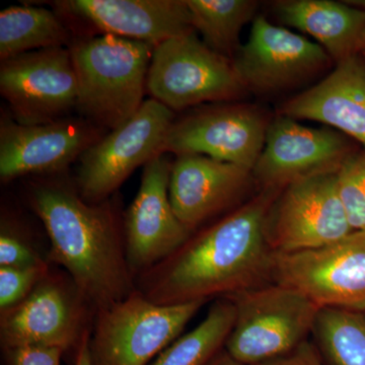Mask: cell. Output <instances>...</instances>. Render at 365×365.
Instances as JSON below:
<instances>
[{"instance_id": "6da1fadb", "label": "cell", "mask_w": 365, "mask_h": 365, "mask_svg": "<svg viewBox=\"0 0 365 365\" xmlns=\"http://www.w3.org/2000/svg\"><path fill=\"white\" fill-rule=\"evenodd\" d=\"M282 190H259L217 222L197 230L177 251L136 278V289L163 306L209 302L272 283L275 252L269 211Z\"/></svg>"}, {"instance_id": "44dd1931", "label": "cell", "mask_w": 365, "mask_h": 365, "mask_svg": "<svg viewBox=\"0 0 365 365\" xmlns=\"http://www.w3.org/2000/svg\"><path fill=\"white\" fill-rule=\"evenodd\" d=\"M69 32L58 14L44 7L13 6L0 13V59L64 47Z\"/></svg>"}, {"instance_id": "7a4b0ae2", "label": "cell", "mask_w": 365, "mask_h": 365, "mask_svg": "<svg viewBox=\"0 0 365 365\" xmlns=\"http://www.w3.org/2000/svg\"><path fill=\"white\" fill-rule=\"evenodd\" d=\"M29 203L49 237V263L61 267L96 309L136 289L125 247L123 215L114 198L90 203L76 185L41 180L29 188Z\"/></svg>"}, {"instance_id": "2e32d148", "label": "cell", "mask_w": 365, "mask_h": 365, "mask_svg": "<svg viewBox=\"0 0 365 365\" xmlns=\"http://www.w3.org/2000/svg\"><path fill=\"white\" fill-rule=\"evenodd\" d=\"M103 130L86 118L67 117L41 125L2 121L0 180L6 184L26 175L63 172L104 136Z\"/></svg>"}, {"instance_id": "d4e9b609", "label": "cell", "mask_w": 365, "mask_h": 365, "mask_svg": "<svg viewBox=\"0 0 365 365\" xmlns=\"http://www.w3.org/2000/svg\"><path fill=\"white\" fill-rule=\"evenodd\" d=\"M338 192L354 230H365V150L354 151L337 173Z\"/></svg>"}, {"instance_id": "7402d4cb", "label": "cell", "mask_w": 365, "mask_h": 365, "mask_svg": "<svg viewBox=\"0 0 365 365\" xmlns=\"http://www.w3.org/2000/svg\"><path fill=\"white\" fill-rule=\"evenodd\" d=\"M192 26L213 51L234 60L240 34L254 20L259 2L255 0H186Z\"/></svg>"}, {"instance_id": "8fae6325", "label": "cell", "mask_w": 365, "mask_h": 365, "mask_svg": "<svg viewBox=\"0 0 365 365\" xmlns=\"http://www.w3.org/2000/svg\"><path fill=\"white\" fill-rule=\"evenodd\" d=\"M271 119L242 103L207 106L175 119L162 153L206 155L253 170L265 144Z\"/></svg>"}, {"instance_id": "3957f363", "label": "cell", "mask_w": 365, "mask_h": 365, "mask_svg": "<svg viewBox=\"0 0 365 365\" xmlns=\"http://www.w3.org/2000/svg\"><path fill=\"white\" fill-rule=\"evenodd\" d=\"M78 83L76 109L96 126L114 130L144 103L153 49L138 41L103 35L71 46Z\"/></svg>"}, {"instance_id": "ba28073f", "label": "cell", "mask_w": 365, "mask_h": 365, "mask_svg": "<svg viewBox=\"0 0 365 365\" xmlns=\"http://www.w3.org/2000/svg\"><path fill=\"white\" fill-rule=\"evenodd\" d=\"M175 112L150 98L123 125L110 131L79 158L76 186L90 203L104 202L132 173L162 153Z\"/></svg>"}, {"instance_id": "5b68a950", "label": "cell", "mask_w": 365, "mask_h": 365, "mask_svg": "<svg viewBox=\"0 0 365 365\" xmlns=\"http://www.w3.org/2000/svg\"><path fill=\"white\" fill-rule=\"evenodd\" d=\"M227 297L234 302L235 321L225 349L245 365L275 359L306 342L321 311L302 292L277 283Z\"/></svg>"}, {"instance_id": "4fadbf2b", "label": "cell", "mask_w": 365, "mask_h": 365, "mask_svg": "<svg viewBox=\"0 0 365 365\" xmlns=\"http://www.w3.org/2000/svg\"><path fill=\"white\" fill-rule=\"evenodd\" d=\"M0 93L16 123L41 125L68 117L78 97L71 49L50 48L4 60Z\"/></svg>"}, {"instance_id": "e0dca14e", "label": "cell", "mask_w": 365, "mask_h": 365, "mask_svg": "<svg viewBox=\"0 0 365 365\" xmlns=\"http://www.w3.org/2000/svg\"><path fill=\"white\" fill-rule=\"evenodd\" d=\"M255 182L252 170L201 155H177L170 170L173 209L192 234L235 207Z\"/></svg>"}, {"instance_id": "7c38bea8", "label": "cell", "mask_w": 365, "mask_h": 365, "mask_svg": "<svg viewBox=\"0 0 365 365\" xmlns=\"http://www.w3.org/2000/svg\"><path fill=\"white\" fill-rule=\"evenodd\" d=\"M232 62L248 93L274 96L307 83L334 61L318 43L257 16Z\"/></svg>"}, {"instance_id": "f546056e", "label": "cell", "mask_w": 365, "mask_h": 365, "mask_svg": "<svg viewBox=\"0 0 365 365\" xmlns=\"http://www.w3.org/2000/svg\"><path fill=\"white\" fill-rule=\"evenodd\" d=\"M204 365H245L235 360L234 357L228 354L227 350L223 348L217 354H215L207 364Z\"/></svg>"}, {"instance_id": "4dcf8cb0", "label": "cell", "mask_w": 365, "mask_h": 365, "mask_svg": "<svg viewBox=\"0 0 365 365\" xmlns=\"http://www.w3.org/2000/svg\"><path fill=\"white\" fill-rule=\"evenodd\" d=\"M88 341L85 345H83V347L81 348V352H79L78 361H76V365H91L90 352H88Z\"/></svg>"}, {"instance_id": "5bb4252c", "label": "cell", "mask_w": 365, "mask_h": 365, "mask_svg": "<svg viewBox=\"0 0 365 365\" xmlns=\"http://www.w3.org/2000/svg\"><path fill=\"white\" fill-rule=\"evenodd\" d=\"M354 151L348 137L335 129L304 126L278 114L268 125L252 174L259 190H283L306 178L338 172Z\"/></svg>"}, {"instance_id": "ac0fdd59", "label": "cell", "mask_w": 365, "mask_h": 365, "mask_svg": "<svg viewBox=\"0 0 365 365\" xmlns=\"http://www.w3.org/2000/svg\"><path fill=\"white\" fill-rule=\"evenodd\" d=\"M53 4L60 13L85 21L104 35L153 48L195 32L186 0H63Z\"/></svg>"}, {"instance_id": "d6986e66", "label": "cell", "mask_w": 365, "mask_h": 365, "mask_svg": "<svg viewBox=\"0 0 365 365\" xmlns=\"http://www.w3.org/2000/svg\"><path fill=\"white\" fill-rule=\"evenodd\" d=\"M278 114L327 125L359 141L365 150V58L361 53L336 64L326 78L281 106Z\"/></svg>"}, {"instance_id": "1f68e13d", "label": "cell", "mask_w": 365, "mask_h": 365, "mask_svg": "<svg viewBox=\"0 0 365 365\" xmlns=\"http://www.w3.org/2000/svg\"><path fill=\"white\" fill-rule=\"evenodd\" d=\"M361 55H362V56H364V58H365V49L364 50V51H362V52H361Z\"/></svg>"}, {"instance_id": "8992f818", "label": "cell", "mask_w": 365, "mask_h": 365, "mask_svg": "<svg viewBox=\"0 0 365 365\" xmlns=\"http://www.w3.org/2000/svg\"><path fill=\"white\" fill-rule=\"evenodd\" d=\"M207 302L163 306L139 290L100 309L88 341L91 365H150Z\"/></svg>"}, {"instance_id": "277c9868", "label": "cell", "mask_w": 365, "mask_h": 365, "mask_svg": "<svg viewBox=\"0 0 365 365\" xmlns=\"http://www.w3.org/2000/svg\"><path fill=\"white\" fill-rule=\"evenodd\" d=\"M97 309L64 270L50 269L28 297L0 313L2 349L41 346L61 350L76 365L90 340Z\"/></svg>"}, {"instance_id": "484cf974", "label": "cell", "mask_w": 365, "mask_h": 365, "mask_svg": "<svg viewBox=\"0 0 365 365\" xmlns=\"http://www.w3.org/2000/svg\"><path fill=\"white\" fill-rule=\"evenodd\" d=\"M50 269L49 263L31 267H0V313L23 302Z\"/></svg>"}, {"instance_id": "52a82bcc", "label": "cell", "mask_w": 365, "mask_h": 365, "mask_svg": "<svg viewBox=\"0 0 365 365\" xmlns=\"http://www.w3.org/2000/svg\"><path fill=\"white\" fill-rule=\"evenodd\" d=\"M146 91L173 112L205 103H230L248 93L232 60L199 40L196 32L153 49Z\"/></svg>"}, {"instance_id": "83f0119b", "label": "cell", "mask_w": 365, "mask_h": 365, "mask_svg": "<svg viewBox=\"0 0 365 365\" xmlns=\"http://www.w3.org/2000/svg\"><path fill=\"white\" fill-rule=\"evenodd\" d=\"M63 352L41 346L2 349V365H61Z\"/></svg>"}, {"instance_id": "30bf717a", "label": "cell", "mask_w": 365, "mask_h": 365, "mask_svg": "<svg viewBox=\"0 0 365 365\" xmlns=\"http://www.w3.org/2000/svg\"><path fill=\"white\" fill-rule=\"evenodd\" d=\"M337 173L306 178L282 190L267 218L275 253L321 248L354 232L338 192Z\"/></svg>"}, {"instance_id": "ffe728a7", "label": "cell", "mask_w": 365, "mask_h": 365, "mask_svg": "<svg viewBox=\"0 0 365 365\" xmlns=\"http://www.w3.org/2000/svg\"><path fill=\"white\" fill-rule=\"evenodd\" d=\"M272 11L283 25L318 41L336 64L365 49V11L333 0H278Z\"/></svg>"}, {"instance_id": "4316f807", "label": "cell", "mask_w": 365, "mask_h": 365, "mask_svg": "<svg viewBox=\"0 0 365 365\" xmlns=\"http://www.w3.org/2000/svg\"><path fill=\"white\" fill-rule=\"evenodd\" d=\"M48 263V259L36 250L28 237L21 232V228L2 215L0 267H31Z\"/></svg>"}, {"instance_id": "9c48e42d", "label": "cell", "mask_w": 365, "mask_h": 365, "mask_svg": "<svg viewBox=\"0 0 365 365\" xmlns=\"http://www.w3.org/2000/svg\"><path fill=\"white\" fill-rule=\"evenodd\" d=\"M272 283L306 295L321 309H365V230L294 253H275Z\"/></svg>"}, {"instance_id": "cb8c5ba5", "label": "cell", "mask_w": 365, "mask_h": 365, "mask_svg": "<svg viewBox=\"0 0 365 365\" xmlns=\"http://www.w3.org/2000/svg\"><path fill=\"white\" fill-rule=\"evenodd\" d=\"M313 335L327 365H365V316L356 311L323 307Z\"/></svg>"}, {"instance_id": "f1b7e54d", "label": "cell", "mask_w": 365, "mask_h": 365, "mask_svg": "<svg viewBox=\"0 0 365 365\" xmlns=\"http://www.w3.org/2000/svg\"><path fill=\"white\" fill-rule=\"evenodd\" d=\"M254 365H326L314 342L307 340L292 351Z\"/></svg>"}, {"instance_id": "9a60e30c", "label": "cell", "mask_w": 365, "mask_h": 365, "mask_svg": "<svg viewBox=\"0 0 365 365\" xmlns=\"http://www.w3.org/2000/svg\"><path fill=\"white\" fill-rule=\"evenodd\" d=\"M172 165L167 153H160L144 165L137 195L123 215L127 260L135 278L167 259L192 235L170 203Z\"/></svg>"}, {"instance_id": "603a6c76", "label": "cell", "mask_w": 365, "mask_h": 365, "mask_svg": "<svg viewBox=\"0 0 365 365\" xmlns=\"http://www.w3.org/2000/svg\"><path fill=\"white\" fill-rule=\"evenodd\" d=\"M235 321L234 302L216 299L193 330L180 336L150 365H204L225 348Z\"/></svg>"}]
</instances>
